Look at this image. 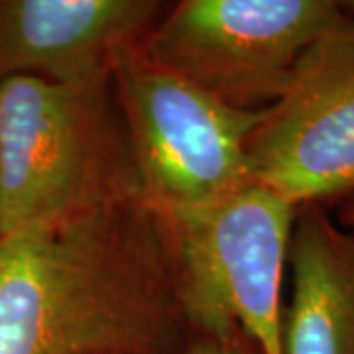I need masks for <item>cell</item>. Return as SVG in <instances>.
I'll list each match as a JSON object with an SVG mask.
<instances>
[{"label": "cell", "instance_id": "cell-1", "mask_svg": "<svg viewBox=\"0 0 354 354\" xmlns=\"http://www.w3.org/2000/svg\"><path fill=\"white\" fill-rule=\"evenodd\" d=\"M174 315L164 223L142 199L0 236V354H156Z\"/></svg>", "mask_w": 354, "mask_h": 354}, {"label": "cell", "instance_id": "cell-2", "mask_svg": "<svg viewBox=\"0 0 354 354\" xmlns=\"http://www.w3.org/2000/svg\"><path fill=\"white\" fill-rule=\"evenodd\" d=\"M138 199L113 77L0 79V236Z\"/></svg>", "mask_w": 354, "mask_h": 354}, {"label": "cell", "instance_id": "cell-3", "mask_svg": "<svg viewBox=\"0 0 354 354\" xmlns=\"http://www.w3.org/2000/svg\"><path fill=\"white\" fill-rule=\"evenodd\" d=\"M295 216V205L260 183L160 216L177 315L199 337L283 354L281 283Z\"/></svg>", "mask_w": 354, "mask_h": 354}, {"label": "cell", "instance_id": "cell-4", "mask_svg": "<svg viewBox=\"0 0 354 354\" xmlns=\"http://www.w3.org/2000/svg\"><path fill=\"white\" fill-rule=\"evenodd\" d=\"M142 199L160 216L252 183L246 146L264 111H242L134 53L113 75Z\"/></svg>", "mask_w": 354, "mask_h": 354}, {"label": "cell", "instance_id": "cell-5", "mask_svg": "<svg viewBox=\"0 0 354 354\" xmlns=\"http://www.w3.org/2000/svg\"><path fill=\"white\" fill-rule=\"evenodd\" d=\"M344 12L333 0H183L142 53L242 111L276 101L309 44Z\"/></svg>", "mask_w": 354, "mask_h": 354}, {"label": "cell", "instance_id": "cell-6", "mask_svg": "<svg viewBox=\"0 0 354 354\" xmlns=\"http://www.w3.org/2000/svg\"><path fill=\"white\" fill-rule=\"evenodd\" d=\"M304 51L248 138L252 183L297 209L354 195V12Z\"/></svg>", "mask_w": 354, "mask_h": 354}, {"label": "cell", "instance_id": "cell-7", "mask_svg": "<svg viewBox=\"0 0 354 354\" xmlns=\"http://www.w3.org/2000/svg\"><path fill=\"white\" fill-rule=\"evenodd\" d=\"M165 10L160 0H0V79H111Z\"/></svg>", "mask_w": 354, "mask_h": 354}, {"label": "cell", "instance_id": "cell-8", "mask_svg": "<svg viewBox=\"0 0 354 354\" xmlns=\"http://www.w3.org/2000/svg\"><path fill=\"white\" fill-rule=\"evenodd\" d=\"M283 354H354V236L321 205L297 209L288 252Z\"/></svg>", "mask_w": 354, "mask_h": 354}, {"label": "cell", "instance_id": "cell-9", "mask_svg": "<svg viewBox=\"0 0 354 354\" xmlns=\"http://www.w3.org/2000/svg\"><path fill=\"white\" fill-rule=\"evenodd\" d=\"M185 354H258L250 342L244 339H232V341H216L199 337L191 344Z\"/></svg>", "mask_w": 354, "mask_h": 354}, {"label": "cell", "instance_id": "cell-10", "mask_svg": "<svg viewBox=\"0 0 354 354\" xmlns=\"http://www.w3.org/2000/svg\"><path fill=\"white\" fill-rule=\"evenodd\" d=\"M341 227L354 236V195L344 199V205L341 207Z\"/></svg>", "mask_w": 354, "mask_h": 354}]
</instances>
